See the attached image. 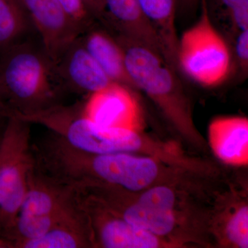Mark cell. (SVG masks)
<instances>
[{"label": "cell", "instance_id": "obj_1", "mask_svg": "<svg viewBox=\"0 0 248 248\" xmlns=\"http://www.w3.org/2000/svg\"><path fill=\"white\" fill-rule=\"evenodd\" d=\"M33 150L37 169L71 186H104L140 193L194 171L148 155L85 153L52 133Z\"/></svg>", "mask_w": 248, "mask_h": 248}, {"label": "cell", "instance_id": "obj_2", "mask_svg": "<svg viewBox=\"0 0 248 248\" xmlns=\"http://www.w3.org/2000/svg\"><path fill=\"white\" fill-rule=\"evenodd\" d=\"M112 34L123 50L125 68L135 90L153 101L183 141L196 151L206 153L208 143L196 126L190 98L177 72L153 49Z\"/></svg>", "mask_w": 248, "mask_h": 248}, {"label": "cell", "instance_id": "obj_3", "mask_svg": "<svg viewBox=\"0 0 248 248\" xmlns=\"http://www.w3.org/2000/svg\"><path fill=\"white\" fill-rule=\"evenodd\" d=\"M0 86L9 113L24 116L60 103L65 89L56 66L41 44L30 37L0 55Z\"/></svg>", "mask_w": 248, "mask_h": 248}, {"label": "cell", "instance_id": "obj_4", "mask_svg": "<svg viewBox=\"0 0 248 248\" xmlns=\"http://www.w3.org/2000/svg\"><path fill=\"white\" fill-rule=\"evenodd\" d=\"M5 120L0 135V237L9 246L7 236L27 192L35 159L31 124L13 114Z\"/></svg>", "mask_w": 248, "mask_h": 248}, {"label": "cell", "instance_id": "obj_5", "mask_svg": "<svg viewBox=\"0 0 248 248\" xmlns=\"http://www.w3.org/2000/svg\"><path fill=\"white\" fill-rule=\"evenodd\" d=\"M206 1L201 0L200 17L179 37L177 62L178 70L194 82L215 87L229 78L232 56L228 41L210 18Z\"/></svg>", "mask_w": 248, "mask_h": 248}, {"label": "cell", "instance_id": "obj_6", "mask_svg": "<svg viewBox=\"0 0 248 248\" xmlns=\"http://www.w3.org/2000/svg\"><path fill=\"white\" fill-rule=\"evenodd\" d=\"M94 248H175L166 240L134 226L100 200L74 187Z\"/></svg>", "mask_w": 248, "mask_h": 248}, {"label": "cell", "instance_id": "obj_7", "mask_svg": "<svg viewBox=\"0 0 248 248\" xmlns=\"http://www.w3.org/2000/svg\"><path fill=\"white\" fill-rule=\"evenodd\" d=\"M215 248H248V185L232 179L217 198L211 220Z\"/></svg>", "mask_w": 248, "mask_h": 248}, {"label": "cell", "instance_id": "obj_8", "mask_svg": "<svg viewBox=\"0 0 248 248\" xmlns=\"http://www.w3.org/2000/svg\"><path fill=\"white\" fill-rule=\"evenodd\" d=\"M136 91L113 82L89 94L83 102L85 115L98 125L143 130V112Z\"/></svg>", "mask_w": 248, "mask_h": 248}, {"label": "cell", "instance_id": "obj_9", "mask_svg": "<svg viewBox=\"0 0 248 248\" xmlns=\"http://www.w3.org/2000/svg\"><path fill=\"white\" fill-rule=\"evenodd\" d=\"M54 62L80 35L58 0H15Z\"/></svg>", "mask_w": 248, "mask_h": 248}, {"label": "cell", "instance_id": "obj_10", "mask_svg": "<svg viewBox=\"0 0 248 248\" xmlns=\"http://www.w3.org/2000/svg\"><path fill=\"white\" fill-rule=\"evenodd\" d=\"M65 89L91 94L115 82L84 48L79 36L54 62Z\"/></svg>", "mask_w": 248, "mask_h": 248}, {"label": "cell", "instance_id": "obj_11", "mask_svg": "<svg viewBox=\"0 0 248 248\" xmlns=\"http://www.w3.org/2000/svg\"><path fill=\"white\" fill-rule=\"evenodd\" d=\"M104 4L105 13L99 22L112 33L137 41L153 49L166 60L159 36L145 16L138 0H104Z\"/></svg>", "mask_w": 248, "mask_h": 248}, {"label": "cell", "instance_id": "obj_12", "mask_svg": "<svg viewBox=\"0 0 248 248\" xmlns=\"http://www.w3.org/2000/svg\"><path fill=\"white\" fill-rule=\"evenodd\" d=\"M208 146L223 164L234 167L248 165V119L224 116L211 121L208 128Z\"/></svg>", "mask_w": 248, "mask_h": 248}, {"label": "cell", "instance_id": "obj_13", "mask_svg": "<svg viewBox=\"0 0 248 248\" xmlns=\"http://www.w3.org/2000/svg\"><path fill=\"white\" fill-rule=\"evenodd\" d=\"M79 38L84 48L112 81L137 92L126 71L122 47L107 27L94 21L80 34Z\"/></svg>", "mask_w": 248, "mask_h": 248}, {"label": "cell", "instance_id": "obj_14", "mask_svg": "<svg viewBox=\"0 0 248 248\" xmlns=\"http://www.w3.org/2000/svg\"><path fill=\"white\" fill-rule=\"evenodd\" d=\"M19 248H94L87 218L78 197L76 205L46 234L23 243Z\"/></svg>", "mask_w": 248, "mask_h": 248}, {"label": "cell", "instance_id": "obj_15", "mask_svg": "<svg viewBox=\"0 0 248 248\" xmlns=\"http://www.w3.org/2000/svg\"><path fill=\"white\" fill-rule=\"evenodd\" d=\"M145 16L164 46L166 60L171 66H177L179 37L175 27L177 0H138Z\"/></svg>", "mask_w": 248, "mask_h": 248}, {"label": "cell", "instance_id": "obj_16", "mask_svg": "<svg viewBox=\"0 0 248 248\" xmlns=\"http://www.w3.org/2000/svg\"><path fill=\"white\" fill-rule=\"evenodd\" d=\"M33 30L15 0H0V55ZM34 31V30H33Z\"/></svg>", "mask_w": 248, "mask_h": 248}, {"label": "cell", "instance_id": "obj_17", "mask_svg": "<svg viewBox=\"0 0 248 248\" xmlns=\"http://www.w3.org/2000/svg\"><path fill=\"white\" fill-rule=\"evenodd\" d=\"M213 23L218 19L227 41L232 42L241 31L248 29V0H214Z\"/></svg>", "mask_w": 248, "mask_h": 248}, {"label": "cell", "instance_id": "obj_18", "mask_svg": "<svg viewBox=\"0 0 248 248\" xmlns=\"http://www.w3.org/2000/svg\"><path fill=\"white\" fill-rule=\"evenodd\" d=\"M58 1L78 28L80 34L95 21L90 16L82 0H58Z\"/></svg>", "mask_w": 248, "mask_h": 248}, {"label": "cell", "instance_id": "obj_19", "mask_svg": "<svg viewBox=\"0 0 248 248\" xmlns=\"http://www.w3.org/2000/svg\"><path fill=\"white\" fill-rule=\"evenodd\" d=\"M234 45V55L241 73L248 74V29L239 32L232 42Z\"/></svg>", "mask_w": 248, "mask_h": 248}, {"label": "cell", "instance_id": "obj_20", "mask_svg": "<svg viewBox=\"0 0 248 248\" xmlns=\"http://www.w3.org/2000/svg\"><path fill=\"white\" fill-rule=\"evenodd\" d=\"M85 7L94 20L101 21L105 13L104 0H82Z\"/></svg>", "mask_w": 248, "mask_h": 248}, {"label": "cell", "instance_id": "obj_21", "mask_svg": "<svg viewBox=\"0 0 248 248\" xmlns=\"http://www.w3.org/2000/svg\"><path fill=\"white\" fill-rule=\"evenodd\" d=\"M200 2L201 0H177V5L180 6L184 11L195 9Z\"/></svg>", "mask_w": 248, "mask_h": 248}, {"label": "cell", "instance_id": "obj_22", "mask_svg": "<svg viewBox=\"0 0 248 248\" xmlns=\"http://www.w3.org/2000/svg\"><path fill=\"white\" fill-rule=\"evenodd\" d=\"M8 112H9V108H8L7 104H6L4 93H3L1 86H0V113L6 116Z\"/></svg>", "mask_w": 248, "mask_h": 248}, {"label": "cell", "instance_id": "obj_23", "mask_svg": "<svg viewBox=\"0 0 248 248\" xmlns=\"http://www.w3.org/2000/svg\"><path fill=\"white\" fill-rule=\"evenodd\" d=\"M3 116H4V115H3L2 114L0 113V117H3ZM4 117H5V116H4Z\"/></svg>", "mask_w": 248, "mask_h": 248}]
</instances>
